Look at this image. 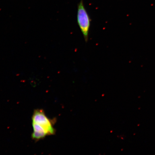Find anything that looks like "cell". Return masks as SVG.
<instances>
[{
	"instance_id": "obj_1",
	"label": "cell",
	"mask_w": 155,
	"mask_h": 155,
	"mask_svg": "<svg viewBox=\"0 0 155 155\" xmlns=\"http://www.w3.org/2000/svg\"><path fill=\"white\" fill-rule=\"evenodd\" d=\"M32 123L40 126L45 131L48 135L55 134V130L53 121L47 117L43 110H35L32 116Z\"/></svg>"
},
{
	"instance_id": "obj_3",
	"label": "cell",
	"mask_w": 155,
	"mask_h": 155,
	"mask_svg": "<svg viewBox=\"0 0 155 155\" xmlns=\"http://www.w3.org/2000/svg\"><path fill=\"white\" fill-rule=\"evenodd\" d=\"M33 132L32 134V138L36 141L43 139L48 136L45 131L40 126L36 124L32 123Z\"/></svg>"
},
{
	"instance_id": "obj_2",
	"label": "cell",
	"mask_w": 155,
	"mask_h": 155,
	"mask_svg": "<svg viewBox=\"0 0 155 155\" xmlns=\"http://www.w3.org/2000/svg\"><path fill=\"white\" fill-rule=\"evenodd\" d=\"M77 22L86 42L88 41L91 26V19L82 2L78 6L77 15Z\"/></svg>"
}]
</instances>
